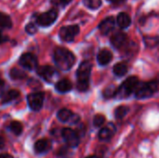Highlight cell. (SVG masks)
Returning <instances> with one entry per match:
<instances>
[{"label": "cell", "mask_w": 159, "mask_h": 158, "mask_svg": "<svg viewBox=\"0 0 159 158\" xmlns=\"http://www.w3.org/2000/svg\"><path fill=\"white\" fill-rule=\"evenodd\" d=\"M53 58L57 67L63 71L70 70L75 62V55L70 50L64 47L56 48V50L54 51Z\"/></svg>", "instance_id": "cell-1"}, {"label": "cell", "mask_w": 159, "mask_h": 158, "mask_svg": "<svg viewBox=\"0 0 159 158\" xmlns=\"http://www.w3.org/2000/svg\"><path fill=\"white\" fill-rule=\"evenodd\" d=\"M91 63L88 61H83L76 72L77 75V85L76 88L79 91H87L89 86V76L91 73Z\"/></svg>", "instance_id": "cell-2"}, {"label": "cell", "mask_w": 159, "mask_h": 158, "mask_svg": "<svg viewBox=\"0 0 159 158\" xmlns=\"http://www.w3.org/2000/svg\"><path fill=\"white\" fill-rule=\"evenodd\" d=\"M159 88V79H156L147 83L139 84L136 90L135 96L138 99H146L154 95Z\"/></svg>", "instance_id": "cell-3"}, {"label": "cell", "mask_w": 159, "mask_h": 158, "mask_svg": "<svg viewBox=\"0 0 159 158\" xmlns=\"http://www.w3.org/2000/svg\"><path fill=\"white\" fill-rule=\"evenodd\" d=\"M138 85H139V79L136 76H130L123 82V84L120 86L119 88H117L116 95L122 98L128 97L133 91L136 90Z\"/></svg>", "instance_id": "cell-4"}, {"label": "cell", "mask_w": 159, "mask_h": 158, "mask_svg": "<svg viewBox=\"0 0 159 158\" xmlns=\"http://www.w3.org/2000/svg\"><path fill=\"white\" fill-rule=\"evenodd\" d=\"M79 33V27L77 25H69L61 28L59 35L62 41L71 42Z\"/></svg>", "instance_id": "cell-5"}, {"label": "cell", "mask_w": 159, "mask_h": 158, "mask_svg": "<svg viewBox=\"0 0 159 158\" xmlns=\"http://www.w3.org/2000/svg\"><path fill=\"white\" fill-rule=\"evenodd\" d=\"M27 102H28L29 107L33 111H39L42 108V106H43L44 94L41 93V92L31 93L27 97Z\"/></svg>", "instance_id": "cell-6"}, {"label": "cell", "mask_w": 159, "mask_h": 158, "mask_svg": "<svg viewBox=\"0 0 159 158\" xmlns=\"http://www.w3.org/2000/svg\"><path fill=\"white\" fill-rule=\"evenodd\" d=\"M57 16H58L57 11L55 9H51V10H48L47 12H44V13L40 14L37 17L36 21L40 26L47 27V26L51 25L57 20Z\"/></svg>", "instance_id": "cell-7"}, {"label": "cell", "mask_w": 159, "mask_h": 158, "mask_svg": "<svg viewBox=\"0 0 159 158\" xmlns=\"http://www.w3.org/2000/svg\"><path fill=\"white\" fill-rule=\"evenodd\" d=\"M61 136L64 139L65 142L67 143L68 146L75 148L77 147L79 144V137L77 135V133L75 131H74L71 129H63L61 131Z\"/></svg>", "instance_id": "cell-8"}, {"label": "cell", "mask_w": 159, "mask_h": 158, "mask_svg": "<svg viewBox=\"0 0 159 158\" xmlns=\"http://www.w3.org/2000/svg\"><path fill=\"white\" fill-rule=\"evenodd\" d=\"M20 65L27 70H34L37 67V60L31 53H24L20 58Z\"/></svg>", "instance_id": "cell-9"}, {"label": "cell", "mask_w": 159, "mask_h": 158, "mask_svg": "<svg viewBox=\"0 0 159 158\" xmlns=\"http://www.w3.org/2000/svg\"><path fill=\"white\" fill-rule=\"evenodd\" d=\"M37 74L46 81L51 82L57 76V72L51 66H41L37 69Z\"/></svg>", "instance_id": "cell-10"}, {"label": "cell", "mask_w": 159, "mask_h": 158, "mask_svg": "<svg viewBox=\"0 0 159 158\" xmlns=\"http://www.w3.org/2000/svg\"><path fill=\"white\" fill-rule=\"evenodd\" d=\"M115 132H116V127L112 123H110L106 127L102 128L100 130V132H99V139L101 141H104V142L110 141L111 138L114 136Z\"/></svg>", "instance_id": "cell-11"}, {"label": "cell", "mask_w": 159, "mask_h": 158, "mask_svg": "<svg viewBox=\"0 0 159 158\" xmlns=\"http://www.w3.org/2000/svg\"><path fill=\"white\" fill-rule=\"evenodd\" d=\"M57 117L60 121L61 122H69V121H72L73 123L78 121V116L77 115H75L70 110L68 109H61L58 112L57 114Z\"/></svg>", "instance_id": "cell-12"}, {"label": "cell", "mask_w": 159, "mask_h": 158, "mask_svg": "<svg viewBox=\"0 0 159 158\" xmlns=\"http://www.w3.org/2000/svg\"><path fill=\"white\" fill-rule=\"evenodd\" d=\"M115 27V19L113 17H108L104 19L99 25V29L102 34H109Z\"/></svg>", "instance_id": "cell-13"}, {"label": "cell", "mask_w": 159, "mask_h": 158, "mask_svg": "<svg viewBox=\"0 0 159 158\" xmlns=\"http://www.w3.org/2000/svg\"><path fill=\"white\" fill-rule=\"evenodd\" d=\"M127 41H128V37L124 33H116L111 38L112 45L116 48H120V47H124L126 45Z\"/></svg>", "instance_id": "cell-14"}, {"label": "cell", "mask_w": 159, "mask_h": 158, "mask_svg": "<svg viewBox=\"0 0 159 158\" xmlns=\"http://www.w3.org/2000/svg\"><path fill=\"white\" fill-rule=\"evenodd\" d=\"M50 148H51V142L48 140H46V139L39 140L34 144V151L37 154L47 153V152H48L50 150Z\"/></svg>", "instance_id": "cell-15"}, {"label": "cell", "mask_w": 159, "mask_h": 158, "mask_svg": "<svg viewBox=\"0 0 159 158\" xmlns=\"http://www.w3.org/2000/svg\"><path fill=\"white\" fill-rule=\"evenodd\" d=\"M112 58H113V55H112L111 51H109L107 49H102L98 54L97 60L101 65L104 66V65H107L112 61Z\"/></svg>", "instance_id": "cell-16"}, {"label": "cell", "mask_w": 159, "mask_h": 158, "mask_svg": "<svg viewBox=\"0 0 159 158\" xmlns=\"http://www.w3.org/2000/svg\"><path fill=\"white\" fill-rule=\"evenodd\" d=\"M72 88H73L72 83L68 79H61V80L58 81L55 85L56 90L61 93H66V92L70 91L72 89Z\"/></svg>", "instance_id": "cell-17"}, {"label": "cell", "mask_w": 159, "mask_h": 158, "mask_svg": "<svg viewBox=\"0 0 159 158\" xmlns=\"http://www.w3.org/2000/svg\"><path fill=\"white\" fill-rule=\"evenodd\" d=\"M116 22L119 25V27H121V28H128L130 25V23H131V20H130V17L127 13L122 12V13L118 14V16L116 18Z\"/></svg>", "instance_id": "cell-18"}, {"label": "cell", "mask_w": 159, "mask_h": 158, "mask_svg": "<svg viewBox=\"0 0 159 158\" xmlns=\"http://www.w3.org/2000/svg\"><path fill=\"white\" fill-rule=\"evenodd\" d=\"M20 93L18 90L16 89H9L8 91H7L3 97H2V103H7L10 102L12 101H14L15 99H17L19 97Z\"/></svg>", "instance_id": "cell-19"}, {"label": "cell", "mask_w": 159, "mask_h": 158, "mask_svg": "<svg viewBox=\"0 0 159 158\" xmlns=\"http://www.w3.org/2000/svg\"><path fill=\"white\" fill-rule=\"evenodd\" d=\"M113 71H114V74L116 76H123L128 73V66L124 62H119V63H116L114 66Z\"/></svg>", "instance_id": "cell-20"}, {"label": "cell", "mask_w": 159, "mask_h": 158, "mask_svg": "<svg viewBox=\"0 0 159 158\" xmlns=\"http://www.w3.org/2000/svg\"><path fill=\"white\" fill-rule=\"evenodd\" d=\"M11 26H12V21L10 17L3 12H0V27L10 28Z\"/></svg>", "instance_id": "cell-21"}, {"label": "cell", "mask_w": 159, "mask_h": 158, "mask_svg": "<svg viewBox=\"0 0 159 158\" xmlns=\"http://www.w3.org/2000/svg\"><path fill=\"white\" fill-rule=\"evenodd\" d=\"M9 129H10V131L12 133H14L15 135L19 136L22 132V125L20 122H18V121H13L9 125Z\"/></svg>", "instance_id": "cell-22"}, {"label": "cell", "mask_w": 159, "mask_h": 158, "mask_svg": "<svg viewBox=\"0 0 159 158\" xmlns=\"http://www.w3.org/2000/svg\"><path fill=\"white\" fill-rule=\"evenodd\" d=\"M128 112H129V107L122 105V106H119L116 109L115 115L117 119H122L123 117H125V115L128 114Z\"/></svg>", "instance_id": "cell-23"}, {"label": "cell", "mask_w": 159, "mask_h": 158, "mask_svg": "<svg viewBox=\"0 0 159 158\" xmlns=\"http://www.w3.org/2000/svg\"><path fill=\"white\" fill-rule=\"evenodd\" d=\"M10 76L12 79H15V80H18V79H23L26 74L20 69H17V68H13L11 71H10Z\"/></svg>", "instance_id": "cell-24"}, {"label": "cell", "mask_w": 159, "mask_h": 158, "mask_svg": "<svg viewBox=\"0 0 159 158\" xmlns=\"http://www.w3.org/2000/svg\"><path fill=\"white\" fill-rule=\"evenodd\" d=\"M85 5L91 9H97L102 6V0H85Z\"/></svg>", "instance_id": "cell-25"}, {"label": "cell", "mask_w": 159, "mask_h": 158, "mask_svg": "<svg viewBox=\"0 0 159 158\" xmlns=\"http://www.w3.org/2000/svg\"><path fill=\"white\" fill-rule=\"evenodd\" d=\"M105 122V117L102 115H97L94 116V119H93V124L95 127L97 128H100L102 127Z\"/></svg>", "instance_id": "cell-26"}, {"label": "cell", "mask_w": 159, "mask_h": 158, "mask_svg": "<svg viewBox=\"0 0 159 158\" xmlns=\"http://www.w3.org/2000/svg\"><path fill=\"white\" fill-rule=\"evenodd\" d=\"M116 91H117V88H116V87H114V86H111V87L107 88L104 90L103 95L106 98H110V97H113V96L116 95Z\"/></svg>", "instance_id": "cell-27"}, {"label": "cell", "mask_w": 159, "mask_h": 158, "mask_svg": "<svg viewBox=\"0 0 159 158\" xmlns=\"http://www.w3.org/2000/svg\"><path fill=\"white\" fill-rule=\"evenodd\" d=\"M144 40L148 47H155L159 43L158 37H146Z\"/></svg>", "instance_id": "cell-28"}, {"label": "cell", "mask_w": 159, "mask_h": 158, "mask_svg": "<svg viewBox=\"0 0 159 158\" xmlns=\"http://www.w3.org/2000/svg\"><path fill=\"white\" fill-rule=\"evenodd\" d=\"M25 30L26 32L29 34H34L36 33L37 29H36V26L34 24V23H28L25 27Z\"/></svg>", "instance_id": "cell-29"}, {"label": "cell", "mask_w": 159, "mask_h": 158, "mask_svg": "<svg viewBox=\"0 0 159 158\" xmlns=\"http://www.w3.org/2000/svg\"><path fill=\"white\" fill-rule=\"evenodd\" d=\"M71 2V0H51V3L58 7H64L68 5Z\"/></svg>", "instance_id": "cell-30"}, {"label": "cell", "mask_w": 159, "mask_h": 158, "mask_svg": "<svg viewBox=\"0 0 159 158\" xmlns=\"http://www.w3.org/2000/svg\"><path fill=\"white\" fill-rule=\"evenodd\" d=\"M4 89H5V82H4V80L0 79V95L3 94Z\"/></svg>", "instance_id": "cell-31"}, {"label": "cell", "mask_w": 159, "mask_h": 158, "mask_svg": "<svg viewBox=\"0 0 159 158\" xmlns=\"http://www.w3.org/2000/svg\"><path fill=\"white\" fill-rule=\"evenodd\" d=\"M107 1H109L110 3L115 4V5H120V4L124 3L126 0H107Z\"/></svg>", "instance_id": "cell-32"}, {"label": "cell", "mask_w": 159, "mask_h": 158, "mask_svg": "<svg viewBox=\"0 0 159 158\" xmlns=\"http://www.w3.org/2000/svg\"><path fill=\"white\" fill-rule=\"evenodd\" d=\"M0 158H13V156L8 154H2L0 155Z\"/></svg>", "instance_id": "cell-33"}, {"label": "cell", "mask_w": 159, "mask_h": 158, "mask_svg": "<svg viewBox=\"0 0 159 158\" xmlns=\"http://www.w3.org/2000/svg\"><path fill=\"white\" fill-rule=\"evenodd\" d=\"M6 40V38H5V36L3 35V34H2V32L0 31V43H2V42H4Z\"/></svg>", "instance_id": "cell-34"}, {"label": "cell", "mask_w": 159, "mask_h": 158, "mask_svg": "<svg viewBox=\"0 0 159 158\" xmlns=\"http://www.w3.org/2000/svg\"><path fill=\"white\" fill-rule=\"evenodd\" d=\"M86 158H101L100 156H88V157Z\"/></svg>", "instance_id": "cell-35"}]
</instances>
